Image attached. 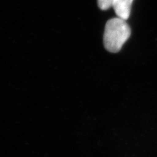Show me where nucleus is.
Listing matches in <instances>:
<instances>
[{"instance_id": "1", "label": "nucleus", "mask_w": 157, "mask_h": 157, "mask_svg": "<svg viewBox=\"0 0 157 157\" xmlns=\"http://www.w3.org/2000/svg\"><path fill=\"white\" fill-rule=\"evenodd\" d=\"M131 34V29L126 20L119 17L111 18L105 24L104 44L110 52H118Z\"/></svg>"}, {"instance_id": "2", "label": "nucleus", "mask_w": 157, "mask_h": 157, "mask_svg": "<svg viewBox=\"0 0 157 157\" xmlns=\"http://www.w3.org/2000/svg\"><path fill=\"white\" fill-rule=\"evenodd\" d=\"M134 0H113V7L117 17L124 20L129 18L131 11V6Z\"/></svg>"}, {"instance_id": "3", "label": "nucleus", "mask_w": 157, "mask_h": 157, "mask_svg": "<svg viewBox=\"0 0 157 157\" xmlns=\"http://www.w3.org/2000/svg\"><path fill=\"white\" fill-rule=\"evenodd\" d=\"M113 0H98V5L100 9L105 11L113 6Z\"/></svg>"}]
</instances>
